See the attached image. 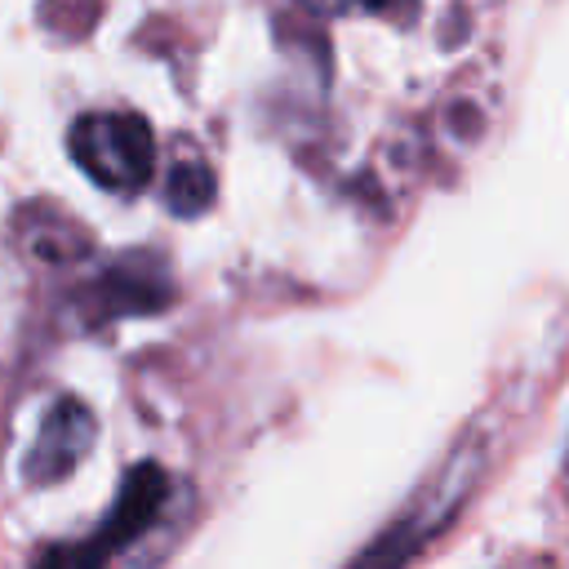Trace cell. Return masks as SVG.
<instances>
[{"instance_id":"cell-1","label":"cell","mask_w":569,"mask_h":569,"mask_svg":"<svg viewBox=\"0 0 569 569\" xmlns=\"http://www.w3.org/2000/svg\"><path fill=\"white\" fill-rule=\"evenodd\" d=\"M71 160L107 191H138L156 173L151 124L133 111H93L71 124Z\"/></svg>"},{"instance_id":"cell-2","label":"cell","mask_w":569,"mask_h":569,"mask_svg":"<svg viewBox=\"0 0 569 569\" xmlns=\"http://www.w3.org/2000/svg\"><path fill=\"white\" fill-rule=\"evenodd\" d=\"M93 436H98V422H93V409L84 400H76V396L53 400L36 440H31V449H27V458H22V476L31 485L67 480L84 462V453L93 449Z\"/></svg>"},{"instance_id":"cell-3","label":"cell","mask_w":569,"mask_h":569,"mask_svg":"<svg viewBox=\"0 0 569 569\" xmlns=\"http://www.w3.org/2000/svg\"><path fill=\"white\" fill-rule=\"evenodd\" d=\"M93 298H98V311L102 316H147V311L169 307L173 284H169V271H164L160 258L129 253V258H116L102 271Z\"/></svg>"},{"instance_id":"cell-5","label":"cell","mask_w":569,"mask_h":569,"mask_svg":"<svg viewBox=\"0 0 569 569\" xmlns=\"http://www.w3.org/2000/svg\"><path fill=\"white\" fill-rule=\"evenodd\" d=\"M213 196H218V178L200 156H187L164 173V204L178 218H200L213 204Z\"/></svg>"},{"instance_id":"cell-4","label":"cell","mask_w":569,"mask_h":569,"mask_svg":"<svg viewBox=\"0 0 569 569\" xmlns=\"http://www.w3.org/2000/svg\"><path fill=\"white\" fill-rule=\"evenodd\" d=\"M164 498H169V476H164L156 462L129 467L124 480H120V493H116V502H111V511H107V520H102L98 547L111 551V547H124V542H133L138 533H147V529L156 525Z\"/></svg>"},{"instance_id":"cell-8","label":"cell","mask_w":569,"mask_h":569,"mask_svg":"<svg viewBox=\"0 0 569 569\" xmlns=\"http://www.w3.org/2000/svg\"><path fill=\"white\" fill-rule=\"evenodd\" d=\"M102 556L107 551L98 542H89V547H49L36 569H102Z\"/></svg>"},{"instance_id":"cell-6","label":"cell","mask_w":569,"mask_h":569,"mask_svg":"<svg viewBox=\"0 0 569 569\" xmlns=\"http://www.w3.org/2000/svg\"><path fill=\"white\" fill-rule=\"evenodd\" d=\"M413 542H418V533H413L409 525H396V529H387L351 569H405L409 556H413Z\"/></svg>"},{"instance_id":"cell-7","label":"cell","mask_w":569,"mask_h":569,"mask_svg":"<svg viewBox=\"0 0 569 569\" xmlns=\"http://www.w3.org/2000/svg\"><path fill=\"white\" fill-rule=\"evenodd\" d=\"M311 13H325V18H342V13H378V18H391V22H405L413 18L418 0H302Z\"/></svg>"}]
</instances>
